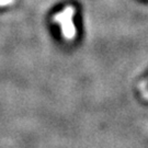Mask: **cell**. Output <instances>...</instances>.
I'll list each match as a JSON object with an SVG mask.
<instances>
[{"label": "cell", "instance_id": "1", "mask_svg": "<svg viewBox=\"0 0 148 148\" xmlns=\"http://www.w3.org/2000/svg\"><path fill=\"white\" fill-rule=\"evenodd\" d=\"M75 14V8L68 5L62 12L54 16V21H57L60 24L63 35L67 40H73L76 36V27L73 23V16Z\"/></svg>", "mask_w": 148, "mask_h": 148}, {"label": "cell", "instance_id": "2", "mask_svg": "<svg viewBox=\"0 0 148 148\" xmlns=\"http://www.w3.org/2000/svg\"><path fill=\"white\" fill-rule=\"evenodd\" d=\"M13 0H0V3H2V5H7V3H9V2H12Z\"/></svg>", "mask_w": 148, "mask_h": 148}]
</instances>
